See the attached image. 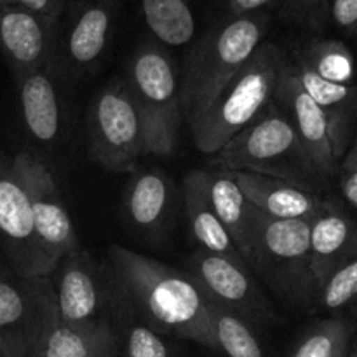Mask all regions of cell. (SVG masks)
<instances>
[{
  "label": "cell",
  "instance_id": "obj_35",
  "mask_svg": "<svg viewBox=\"0 0 357 357\" xmlns=\"http://www.w3.org/2000/svg\"><path fill=\"white\" fill-rule=\"evenodd\" d=\"M10 3H16V0H0V6H10Z\"/></svg>",
  "mask_w": 357,
  "mask_h": 357
},
{
  "label": "cell",
  "instance_id": "obj_36",
  "mask_svg": "<svg viewBox=\"0 0 357 357\" xmlns=\"http://www.w3.org/2000/svg\"><path fill=\"white\" fill-rule=\"evenodd\" d=\"M347 357H357V351H356V347H354V349H352V351H351V352H349V354H347Z\"/></svg>",
  "mask_w": 357,
  "mask_h": 357
},
{
  "label": "cell",
  "instance_id": "obj_20",
  "mask_svg": "<svg viewBox=\"0 0 357 357\" xmlns=\"http://www.w3.org/2000/svg\"><path fill=\"white\" fill-rule=\"evenodd\" d=\"M21 117L28 135L38 143H54L61 131V107L51 68L17 75Z\"/></svg>",
  "mask_w": 357,
  "mask_h": 357
},
{
  "label": "cell",
  "instance_id": "obj_4",
  "mask_svg": "<svg viewBox=\"0 0 357 357\" xmlns=\"http://www.w3.org/2000/svg\"><path fill=\"white\" fill-rule=\"evenodd\" d=\"M310 220H278L250 208L246 264L282 302L312 305L314 286L309 253Z\"/></svg>",
  "mask_w": 357,
  "mask_h": 357
},
{
  "label": "cell",
  "instance_id": "obj_14",
  "mask_svg": "<svg viewBox=\"0 0 357 357\" xmlns=\"http://www.w3.org/2000/svg\"><path fill=\"white\" fill-rule=\"evenodd\" d=\"M56 23L17 3L0 6V52L14 73L52 68L56 58Z\"/></svg>",
  "mask_w": 357,
  "mask_h": 357
},
{
  "label": "cell",
  "instance_id": "obj_34",
  "mask_svg": "<svg viewBox=\"0 0 357 357\" xmlns=\"http://www.w3.org/2000/svg\"><path fill=\"white\" fill-rule=\"evenodd\" d=\"M16 3L51 21H58L65 7V0H16Z\"/></svg>",
  "mask_w": 357,
  "mask_h": 357
},
{
  "label": "cell",
  "instance_id": "obj_25",
  "mask_svg": "<svg viewBox=\"0 0 357 357\" xmlns=\"http://www.w3.org/2000/svg\"><path fill=\"white\" fill-rule=\"evenodd\" d=\"M213 351L225 357H271L260 337V328L237 316L236 312L209 305Z\"/></svg>",
  "mask_w": 357,
  "mask_h": 357
},
{
  "label": "cell",
  "instance_id": "obj_8",
  "mask_svg": "<svg viewBox=\"0 0 357 357\" xmlns=\"http://www.w3.org/2000/svg\"><path fill=\"white\" fill-rule=\"evenodd\" d=\"M56 316L49 275L0 274V345L7 357H26Z\"/></svg>",
  "mask_w": 357,
  "mask_h": 357
},
{
  "label": "cell",
  "instance_id": "obj_37",
  "mask_svg": "<svg viewBox=\"0 0 357 357\" xmlns=\"http://www.w3.org/2000/svg\"><path fill=\"white\" fill-rule=\"evenodd\" d=\"M0 357H7L6 351H3V349H2V345H0Z\"/></svg>",
  "mask_w": 357,
  "mask_h": 357
},
{
  "label": "cell",
  "instance_id": "obj_11",
  "mask_svg": "<svg viewBox=\"0 0 357 357\" xmlns=\"http://www.w3.org/2000/svg\"><path fill=\"white\" fill-rule=\"evenodd\" d=\"M0 244L16 274L26 278L51 274L35 234L26 187L13 160L3 159H0Z\"/></svg>",
  "mask_w": 357,
  "mask_h": 357
},
{
  "label": "cell",
  "instance_id": "obj_12",
  "mask_svg": "<svg viewBox=\"0 0 357 357\" xmlns=\"http://www.w3.org/2000/svg\"><path fill=\"white\" fill-rule=\"evenodd\" d=\"M49 278L59 323L68 326H94L110 321L103 312L107 305L100 275L94 261L82 248L59 258Z\"/></svg>",
  "mask_w": 357,
  "mask_h": 357
},
{
  "label": "cell",
  "instance_id": "obj_6",
  "mask_svg": "<svg viewBox=\"0 0 357 357\" xmlns=\"http://www.w3.org/2000/svg\"><path fill=\"white\" fill-rule=\"evenodd\" d=\"M129 91L142 121L145 155L169 157L180 135V77L169 52L155 40L136 47L128 65Z\"/></svg>",
  "mask_w": 357,
  "mask_h": 357
},
{
  "label": "cell",
  "instance_id": "obj_9",
  "mask_svg": "<svg viewBox=\"0 0 357 357\" xmlns=\"http://www.w3.org/2000/svg\"><path fill=\"white\" fill-rule=\"evenodd\" d=\"M185 272L194 279L209 303L236 312L253 326L264 328L279 319L272 302L246 265L197 250L187 260Z\"/></svg>",
  "mask_w": 357,
  "mask_h": 357
},
{
  "label": "cell",
  "instance_id": "obj_23",
  "mask_svg": "<svg viewBox=\"0 0 357 357\" xmlns=\"http://www.w3.org/2000/svg\"><path fill=\"white\" fill-rule=\"evenodd\" d=\"M206 194L209 204L215 209L220 223L232 239L243 258L246 260L248 243H250V208L243 190L234 180L232 171L218 167L215 171H204Z\"/></svg>",
  "mask_w": 357,
  "mask_h": 357
},
{
  "label": "cell",
  "instance_id": "obj_19",
  "mask_svg": "<svg viewBox=\"0 0 357 357\" xmlns=\"http://www.w3.org/2000/svg\"><path fill=\"white\" fill-rule=\"evenodd\" d=\"M121 342L112 321L94 326H68L52 321L26 357H119Z\"/></svg>",
  "mask_w": 357,
  "mask_h": 357
},
{
  "label": "cell",
  "instance_id": "obj_2",
  "mask_svg": "<svg viewBox=\"0 0 357 357\" xmlns=\"http://www.w3.org/2000/svg\"><path fill=\"white\" fill-rule=\"evenodd\" d=\"M271 17L265 10L222 16L192 45L180 79L181 114L194 124L222 87L239 72L264 42Z\"/></svg>",
  "mask_w": 357,
  "mask_h": 357
},
{
  "label": "cell",
  "instance_id": "obj_31",
  "mask_svg": "<svg viewBox=\"0 0 357 357\" xmlns=\"http://www.w3.org/2000/svg\"><path fill=\"white\" fill-rule=\"evenodd\" d=\"M338 188H340L342 201L349 211L357 208V143L354 142L347 149L337 164Z\"/></svg>",
  "mask_w": 357,
  "mask_h": 357
},
{
  "label": "cell",
  "instance_id": "obj_7",
  "mask_svg": "<svg viewBox=\"0 0 357 357\" xmlns=\"http://www.w3.org/2000/svg\"><path fill=\"white\" fill-rule=\"evenodd\" d=\"M89 155L103 169L135 173L145 155L142 121L126 80H112L91 101L87 112Z\"/></svg>",
  "mask_w": 357,
  "mask_h": 357
},
{
  "label": "cell",
  "instance_id": "obj_18",
  "mask_svg": "<svg viewBox=\"0 0 357 357\" xmlns=\"http://www.w3.org/2000/svg\"><path fill=\"white\" fill-rule=\"evenodd\" d=\"M112 24L114 7L108 0H91L75 10L65 37L66 66L75 75L100 61L110 40Z\"/></svg>",
  "mask_w": 357,
  "mask_h": 357
},
{
  "label": "cell",
  "instance_id": "obj_13",
  "mask_svg": "<svg viewBox=\"0 0 357 357\" xmlns=\"http://www.w3.org/2000/svg\"><path fill=\"white\" fill-rule=\"evenodd\" d=\"M272 103L284 114L291 128L295 129L303 150L309 155L321 183L330 180L337 171L338 160L335 159L330 142L326 119L309 94L303 91L293 72L289 59H286L282 72L275 86Z\"/></svg>",
  "mask_w": 357,
  "mask_h": 357
},
{
  "label": "cell",
  "instance_id": "obj_3",
  "mask_svg": "<svg viewBox=\"0 0 357 357\" xmlns=\"http://www.w3.org/2000/svg\"><path fill=\"white\" fill-rule=\"evenodd\" d=\"M288 54L261 42L243 68L222 87L208 110L190 126L199 152L213 155L271 105Z\"/></svg>",
  "mask_w": 357,
  "mask_h": 357
},
{
  "label": "cell",
  "instance_id": "obj_27",
  "mask_svg": "<svg viewBox=\"0 0 357 357\" xmlns=\"http://www.w3.org/2000/svg\"><path fill=\"white\" fill-rule=\"evenodd\" d=\"M291 59L328 82L356 86L354 56L349 45L337 38H312L303 44Z\"/></svg>",
  "mask_w": 357,
  "mask_h": 357
},
{
  "label": "cell",
  "instance_id": "obj_33",
  "mask_svg": "<svg viewBox=\"0 0 357 357\" xmlns=\"http://www.w3.org/2000/svg\"><path fill=\"white\" fill-rule=\"evenodd\" d=\"M282 0H218L223 16H246L261 13L267 7L281 6Z\"/></svg>",
  "mask_w": 357,
  "mask_h": 357
},
{
  "label": "cell",
  "instance_id": "obj_22",
  "mask_svg": "<svg viewBox=\"0 0 357 357\" xmlns=\"http://www.w3.org/2000/svg\"><path fill=\"white\" fill-rule=\"evenodd\" d=\"M126 215L136 230L157 234L164 229L173 206V185L159 169L132 174L126 190Z\"/></svg>",
  "mask_w": 357,
  "mask_h": 357
},
{
  "label": "cell",
  "instance_id": "obj_24",
  "mask_svg": "<svg viewBox=\"0 0 357 357\" xmlns=\"http://www.w3.org/2000/svg\"><path fill=\"white\" fill-rule=\"evenodd\" d=\"M354 347L356 321L347 316H330L310 324L288 357H347Z\"/></svg>",
  "mask_w": 357,
  "mask_h": 357
},
{
  "label": "cell",
  "instance_id": "obj_16",
  "mask_svg": "<svg viewBox=\"0 0 357 357\" xmlns=\"http://www.w3.org/2000/svg\"><path fill=\"white\" fill-rule=\"evenodd\" d=\"M300 86L303 87L310 100L319 107L326 119L330 131L331 149L335 159L340 160L349 146L356 142L357 124V93L356 86H340L328 82L319 75L310 72L295 59L288 58Z\"/></svg>",
  "mask_w": 357,
  "mask_h": 357
},
{
  "label": "cell",
  "instance_id": "obj_21",
  "mask_svg": "<svg viewBox=\"0 0 357 357\" xmlns=\"http://www.w3.org/2000/svg\"><path fill=\"white\" fill-rule=\"evenodd\" d=\"M183 204L185 215H187L188 227L201 248L199 250L208 253L218 255V257L230 258L241 265H246L243 255L234 246L232 239L220 223L215 209L209 204L208 194H206L204 171H192L183 180ZM250 268V267H248Z\"/></svg>",
  "mask_w": 357,
  "mask_h": 357
},
{
  "label": "cell",
  "instance_id": "obj_29",
  "mask_svg": "<svg viewBox=\"0 0 357 357\" xmlns=\"http://www.w3.org/2000/svg\"><path fill=\"white\" fill-rule=\"evenodd\" d=\"M119 331V357H180L169 337L159 333L138 317H131Z\"/></svg>",
  "mask_w": 357,
  "mask_h": 357
},
{
  "label": "cell",
  "instance_id": "obj_30",
  "mask_svg": "<svg viewBox=\"0 0 357 357\" xmlns=\"http://www.w3.org/2000/svg\"><path fill=\"white\" fill-rule=\"evenodd\" d=\"M279 10L282 20L310 30H323L328 24V0H282Z\"/></svg>",
  "mask_w": 357,
  "mask_h": 357
},
{
  "label": "cell",
  "instance_id": "obj_28",
  "mask_svg": "<svg viewBox=\"0 0 357 357\" xmlns=\"http://www.w3.org/2000/svg\"><path fill=\"white\" fill-rule=\"evenodd\" d=\"M357 293V257L342 261L323 279L314 293L312 309L326 310L331 316H344L352 307Z\"/></svg>",
  "mask_w": 357,
  "mask_h": 357
},
{
  "label": "cell",
  "instance_id": "obj_17",
  "mask_svg": "<svg viewBox=\"0 0 357 357\" xmlns=\"http://www.w3.org/2000/svg\"><path fill=\"white\" fill-rule=\"evenodd\" d=\"M234 180L253 208L278 220H312L321 211L324 199L317 192L264 176V174L232 171Z\"/></svg>",
  "mask_w": 357,
  "mask_h": 357
},
{
  "label": "cell",
  "instance_id": "obj_15",
  "mask_svg": "<svg viewBox=\"0 0 357 357\" xmlns=\"http://www.w3.org/2000/svg\"><path fill=\"white\" fill-rule=\"evenodd\" d=\"M309 253L316 289L342 261L357 257L356 220L337 202L324 201L321 211L310 220Z\"/></svg>",
  "mask_w": 357,
  "mask_h": 357
},
{
  "label": "cell",
  "instance_id": "obj_32",
  "mask_svg": "<svg viewBox=\"0 0 357 357\" xmlns=\"http://www.w3.org/2000/svg\"><path fill=\"white\" fill-rule=\"evenodd\" d=\"M328 23L349 38L356 37L357 0H328Z\"/></svg>",
  "mask_w": 357,
  "mask_h": 357
},
{
  "label": "cell",
  "instance_id": "obj_5",
  "mask_svg": "<svg viewBox=\"0 0 357 357\" xmlns=\"http://www.w3.org/2000/svg\"><path fill=\"white\" fill-rule=\"evenodd\" d=\"M211 157V162L223 169L279 178L319 194L321 180L309 155L288 119L272 101Z\"/></svg>",
  "mask_w": 357,
  "mask_h": 357
},
{
  "label": "cell",
  "instance_id": "obj_1",
  "mask_svg": "<svg viewBox=\"0 0 357 357\" xmlns=\"http://www.w3.org/2000/svg\"><path fill=\"white\" fill-rule=\"evenodd\" d=\"M108 255L119 293L139 319L169 338L215 349L211 303L187 272L117 244Z\"/></svg>",
  "mask_w": 357,
  "mask_h": 357
},
{
  "label": "cell",
  "instance_id": "obj_10",
  "mask_svg": "<svg viewBox=\"0 0 357 357\" xmlns=\"http://www.w3.org/2000/svg\"><path fill=\"white\" fill-rule=\"evenodd\" d=\"M13 162L26 187L35 234L52 268L59 258L80 248L72 218L47 164L28 152L17 153Z\"/></svg>",
  "mask_w": 357,
  "mask_h": 357
},
{
  "label": "cell",
  "instance_id": "obj_26",
  "mask_svg": "<svg viewBox=\"0 0 357 357\" xmlns=\"http://www.w3.org/2000/svg\"><path fill=\"white\" fill-rule=\"evenodd\" d=\"M142 10L155 42L180 47L195 37V16L190 0H142Z\"/></svg>",
  "mask_w": 357,
  "mask_h": 357
}]
</instances>
